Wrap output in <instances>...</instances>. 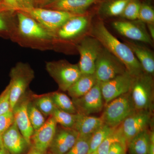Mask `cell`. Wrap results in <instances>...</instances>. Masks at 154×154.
Here are the masks:
<instances>
[{
    "instance_id": "cell-1",
    "label": "cell",
    "mask_w": 154,
    "mask_h": 154,
    "mask_svg": "<svg viewBox=\"0 0 154 154\" xmlns=\"http://www.w3.org/2000/svg\"><path fill=\"white\" fill-rule=\"evenodd\" d=\"M91 36L97 39L102 46L123 64L133 77L144 72L142 67L131 49L119 40L106 28L104 22L98 21L91 27Z\"/></svg>"
},
{
    "instance_id": "cell-2",
    "label": "cell",
    "mask_w": 154,
    "mask_h": 154,
    "mask_svg": "<svg viewBox=\"0 0 154 154\" xmlns=\"http://www.w3.org/2000/svg\"><path fill=\"white\" fill-rule=\"evenodd\" d=\"M17 30L12 41L21 46L46 50L53 49L54 36L35 19L17 11Z\"/></svg>"
},
{
    "instance_id": "cell-3",
    "label": "cell",
    "mask_w": 154,
    "mask_h": 154,
    "mask_svg": "<svg viewBox=\"0 0 154 154\" xmlns=\"http://www.w3.org/2000/svg\"><path fill=\"white\" fill-rule=\"evenodd\" d=\"M91 25V17L86 14L69 19L54 34L53 48L75 42L76 44L86 36Z\"/></svg>"
},
{
    "instance_id": "cell-4",
    "label": "cell",
    "mask_w": 154,
    "mask_h": 154,
    "mask_svg": "<svg viewBox=\"0 0 154 154\" xmlns=\"http://www.w3.org/2000/svg\"><path fill=\"white\" fill-rule=\"evenodd\" d=\"M34 71L28 63H18L11 69L10 76V105L13 111L15 105L26 94V91L35 76Z\"/></svg>"
},
{
    "instance_id": "cell-5",
    "label": "cell",
    "mask_w": 154,
    "mask_h": 154,
    "mask_svg": "<svg viewBox=\"0 0 154 154\" xmlns=\"http://www.w3.org/2000/svg\"><path fill=\"white\" fill-rule=\"evenodd\" d=\"M152 76L144 72L138 76L134 77L130 93L136 110L152 111L154 101Z\"/></svg>"
},
{
    "instance_id": "cell-6",
    "label": "cell",
    "mask_w": 154,
    "mask_h": 154,
    "mask_svg": "<svg viewBox=\"0 0 154 154\" xmlns=\"http://www.w3.org/2000/svg\"><path fill=\"white\" fill-rule=\"evenodd\" d=\"M101 118L104 124L115 128L136 110L130 92L116 98L105 105Z\"/></svg>"
},
{
    "instance_id": "cell-7",
    "label": "cell",
    "mask_w": 154,
    "mask_h": 154,
    "mask_svg": "<svg viewBox=\"0 0 154 154\" xmlns=\"http://www.w3.org/2000/svg\"><path fill=\"white\" fill-rule=\"evenodd\" d=\"M45 68L59 89L64 92L67 91L82 75L78 64L64 60L48 62Z\"/></svg>"
},
{
    "instance_id": "cell-8",
    "label": "cell",
    "mask_w": 154,
    "mask_h": 154,
    "mask_svg": "<svg viewBox=\"0 0 154 154\" xmlns=\"http://www.w3.org/2000/svg\"><path fill=\"white\" fill-rule=\"evenodd\" d=\"M152 112L147 110H136L116 127L122 143L126 148L131 139L148 129L151 123Z\"/></svg>"
},
{
    "instance_id": "cell-9",
    "label": "cell",
    "mask_w": 154,
    "mask_h": 154,
    "mask_svg": "<svg viewBox=\"0 0 154 154\" xmlns=\"http://www.w3.org/2000/svg\"><path fill=\"white\" fill-rule=\"evenodd\" d=\"M79 53L78 64L82 74H94L95 64L102 47L99 42L91 36L86 35L75 45Z\"/></svg>"
},
{
    "instance_id": "cell-10",
    "label": "cell",
    "mask_w": 154,
    "mask_h": 154,
    "mask_svg": "<svg viewBox=\"0 0 154 154\" xmlns=\"http://www.w3.org/2000/svg\"><path fill=\"white\" fill-rule=\"evenodd\" d=\"M21 12L35 19L53 36L67 20L78 15L40 7H34Z\"/></svg>"
},
{
    "instance_id": "cell-11",
    "label": "cell",
    "mask_w": 154,
    "mask_h": 154,
    "mask_svg": "<svg viewBox=\"0 0 154 154\" xmlns=\"http://www.w3.org/2000/svg\"><path fill=\"white\" fill-rule=\"evenodd\" d=\"M127 71L123 64L102 47L96 59L95 74L100 82H104Z\"/></svg>"
},
{
    "instance_id": "cell-12",
    "label": "cell",
    "mask_w": 154,
    "mask_h": 154,
    "mask_svg": "<svg viewBox=\"0 0 154 154\" xmlns=\"http://www.w3.org/2000/svg\"><path fill=\"white\" fill-rule=\"evenodd\" d=\"M72 100L79 114L90 116L101 112L105 105L101 82L98 81L87 94Z\"/></svg>"
},
{
    "instance_id": "cell-13",
    "label": "cell",
    "mask_w": 154,
    "mask_h": 154,
    "mask_svg": "<svg viewBox=\"0 0 154 154\" xmlns=\"http://www.w3.org/2000/svg\"><path fill=\"white\" fill-rule=\"evenodd\" d=\"M134 79V77L126 71L109 81L101 82L105 105L116 98L129 92Z\"/></svg>"
},
{
    "instance_id": "cell-14",
    "label": "cell",
    "mask_w": 154,
    "mask_h": 154,
    "mask_svg": "<svg viewBox=\"0 0 154 154\" xmlns=\"http://www.w3.org/2000/svg\"><path fill=\"white\" fill-rule=\"evenodd\" d=\"M112 26L121 35L131 40L141 42L152 45L153 40L144 24L140 21H115Z\"/></svg>"
},
{
    "instance_id": "cell-15",
    "label": "cell",
    "mask_w": 154,
    "mask_h": 154,
    "mask_svg": "<svg viewBox=\"0 0 154 154\" xmlns=\"http://www.w3.org/2000/svg\"><path fill=\"white\" fill-rule=\"evenodd\" d=\"M30 100L29 95L25 94L17 102L13 110L17 127L30 146L31 145V137L34 132L27 111L28 104Z\"/></svg>"
},
{
    "instance_id": "cell-16",
    "label": "cell",
    "mask_w": 154,
    "mask_h": 154,
    "mask_svg": "<svg viewBox=\"0 0 154 154\" xmlns=\"http://www.w3.org/2000/svg\"><path fill=\"white\" fill-rule=\"evenodd\" d=\"M57 124L52 116H50L41 127L33 132L31 139L32 146L40 151L46 152L55 135Z\"/></svg>"
},
{
    "instance_id": "cell-17",
    "label": "cell",
    "mask_w": 154,
    "mask_h": 154,
    "mask_svg": "<svg viewBox=\"0 0 154 154\" xmlns=\"http://www.w3.org/2000/svg\"><path fill=\"white\" fill-rule=\"evenodd\" d=\"M79 135V133L73 128L57 127L55 135L49 148L50 153H66L75 143Z\"/></svg>"
},
{
    "instance_id": "cell-18",
    "label": "cell",
    "mask_w": 154,
    "mask_h": 154,
    "mask_svg": "<svg viewBox=\"0 0 154 154\" xmlns=\"http://www.w3.org/2000/svg\"><path fill=\"white\" fill-rule=\"evenodd\" d=\"M101 2L98 0H51L40 8L82 15L86 14L88 8Z\"/></svg>"
},
{
    "instance_id": "cell-19",
    "label": "cell",
    "mask_w": 154,
    "mask_h": 154,
    "mask_svg": "<svg viewBox=\"0 0 154 154\" xmlns=\"http://www.w3.org/2000/svg\"><path fill=\"white\" fill-rule=\"evenodd\" d=\"M2 138L3 146L11 154H22L30 146L15 122L2 134Z\"/></svg>"
},
{
    "instance_id": "cell-20",
    "label": "cell",
    "mask_w": 154,
    "mask_h": 154,
    "mask_svg": "<svg viewBox=\"0 0 154 154\" xmlns=\"http://www.w3.org/2000/svg\"><path fill=\"white\" fill-rule=\"evenodd\" d=\"M124 43L132 51L140 63L143 71L153 76L154 56L152 51L145 46L133 41L126 40Z\"/></svg>"
},
{
    "instance_id": "cell-21",
    "label": "cell",
    "mask_w": 154,
    "mask_h": 154,
    "mask_svg": "<svg viewBox=\"0 0 154 154\" xmlns=\"http://www.w3.org/2000/svg\"><path fill=\"white\" fill-rule=\"evenodd\" d=\"M16 12L10 11L0 5V37L13 40L17 30Z\"/></svg>"
},
{
    "instance_id": "cell-22",
    "label": "cell",
    "mask_w": 154,
    "mask_h": 154,
    "mask_svg": "<svg viewBox=\"0 0 154 154\" xmlns=\"http://www.w3.org/2000/svg\"><path fill=\"white\" fill-rule=\"evenodd\" d=\"M103 124L104 122L101 117H95L78 113V117L73 129L79 133V135H90Z\"/></svg>"
},
{
    "instance_id": "cell-23",
    "label": "cell",
    "mask_w": 154,
    "mask_h": 154,
    "mask_svg": "<svg viewBox=\"0 0 154 154\" xmlns=\"http://www.w3.org/2000/svg\"><path fill=\"white\" fill-rule=\"evenodd\" d=\"M95 74H82L67 92L72 99H77L87 94L98 82Z\"/></svg>"
},
{
    "instance_id": "cell-24",
    "label": "cell",
    "mask_w": 154,
    "mask_h": 154,
    "mask_svg": "<svg viewBox=\"0 0 154 154\" xmlns=\"http://www.w3.org/2000/svg\"><path fill=\"white\" fill-rule=\"evenodd\" d=\"M149 132L148 129L142 131L128 144L130 154H149Z\"/></svg>"
},
{
    "instance_id": "cell-25",
    "label": "cell",
    "mask_w": 154,
    "mask_h": 154,
    "mask_svg": "<svg viewBox=\"0 0 154 154\" xmlns=\"http://www.w3.org/2000/svg\"><path fill=\"white\" fill-rule=\"evenodd\" d=\"M129 1L107 0L104 1L100 7V13L107 17L120 16Z\"/></svg>"
},
{
    "instance_id": "cell-26",
    "label": "cell",
    "mask_w": 154,
    "mask_h": 154,
    "mask_svg": "<svg viewBox=\"0 0 154 154\" xmlns=\"http://www.w3.org/2000/svg\"><path fill=\"white\" fill-rule=\"evenodd\" d=\"M31 98L34 105L43 115L49 116L52 115L56 107L50 94L31 95Z\"/></svg>"
},
{
    "instance_id": "cell-27",
    "label": "cell",
    "mask_w": 154,
    "mask_h": 154,
    "mask_svg": "<svg viewBox=\"0 0 154 154\" xmlns=\"http://www.w3.org/2000/svg\"><path fill=\"white\" fill-rule=\"evenodd\" d=\"M115 128H112L106 124H103L96 130L91 135L89 145L90 148L88 153L96 151L98 147Z\"/></svg>"
},
{
    "instance_id": "cell-28",
    "label": "cell",
    "mask_w": 154,
    "mask_h": 154,
    "mask_svg": "<svg viewBox=\"0 0 154 154\" xmlns=\"http://www.w3.org/2000/svg\"><path fill=\"white\" fill-rule=\"evenodd\" d=\"M56 107L68 113L76 114V109L74 104L66 94L60 92H55L50 93Z\"/></svg>"
},
{
    "instance_id": "cell-29",
    "label": "cell",
    "mask_w": 154,
    "mask_h": 154,
    "mask_svg": "<svg viewBox=\"0 0 154 154\" xmlns=\"http://www.w3.org/2000/svg\"><path fill=\"white\" fill-rule=\"evenodd\" d=\"M52 116L57 123L66 128H73L76 121L78 113L73 114L60 110L56 107Z\"/></svg>"
},
{
    "instance_id": "cell-30",
    "label": "cell",
    "mask_w": 154,
    "mask_h": 154,
    "mask_svg": "<svg viewBox=\"0 0 154 154\" xmlns=\"http://www.w3.org/2000/svg\"><path fill=\"white\" fill-rule=\"evenodd\" d=\"M27 111L30 124L34 131L38 129L44 124L46 120L44 115L35 106L32 100H30L28 103Z\"/></svg>"
},
{
    "instance_id": "cell-31",
    "label": "cell",
    "mask_w": 154,
    "mask_h": 154,
    "mask_svg": "<svg viewBox=\"0 0 154 154\" xmlns=\"http://www.w3.org/2000/svg\"><path fill=\"white\" fill-rule=\"evenodd\" d=\"M2 5L14 12L25 11L35 7L34 0H3Z\"/></svg>"
},
{
    "instance_id": "cell-32",
    "label": "cell",
    "mask_w": 154,
    "mask_h": 154,
    "mask_svg": "<svg viewBox=\"0 0 154 154\" xmlns=\"http://www.w3.org/2000/svg\"><path fill=\"white\" fill-rule=\"evenodd\" d=\"M91 135L88 136L79 135L76 142L72 147L65 154H88Z\"/></svg>"
},
{
    "instance_id": "cell-33",
    "label": "cell",
    "mask_w": 154,
    "mask_h": 154,
    "mask_svg": "<svg viewBox=\"0 0 154 154\" xmlns=\"http://www.w3.org/2000/svg\"><path fill=\"white\" fill-rule=\"evenodd\" d=\"M140 5L138 0H130L120 17L131 21L137 20Z\"/></svg>"
},
{
    "instance_id": "cell-34",
    "label": "cell",
    "mask_w": 154,
    "mask_h": 154,
    "mask_svg": "<svg viewBox=\"0 0 154 154\" xmlns=\"http://www.w3.org/2000/svg\"><path fill=\"white\" fill-rule=\"evenodd\" d=\"M116 142H120L122 143L121 140L116 130V128L111 133L98 147L96 150L97 154H108L111 146Z\"/></svg>"
},
{
    "instance_id": "cell-35",
    "label": "cell",
    "mask_w": 154,
    "mask_h": 154,
    "mask_svg": "<svg viewBox=\"0 0 154 154\" xmlns=\"http://www.w3.org/2000/svg\"><path fill=\"white\" fill-rule=\"evenodd\" d=\"M138 20L147 25L154 24V10L149 4H141Z\"/></svg>"
},
{
    "instance_id": "cell-36",
    "label": "cell",
    "mask_w": 154,
    "mask_h": 154,
    "mask_svg": "<svg viewBox=\"0 0 154 154\" xmlns=\"http://www.w3.org/2000/svg\"><path fill=\"white\" fill-rule=\"evenodd\" d=\"M15 122L12 110L0 115V134H2L10 128Z\"/></svg>"
},
{
    "instance_id": "cell-37",
    "label": "cell",
    "mask_w": 154,
    "mask_h": 154,
    "mask_svg": "<svg viewBox=\"0 0 154 154\" xmlns=\"http://www.w3.org/2000/svg\"><path fill=\"white\" fill-rule=\"evenodd\" d=\"M11 110L10 88L8 85L0 95V115Z\"/></svg>"
},
{
    "instance_id": "cell-38",
    "label": "cell",
    "mask_w": 154,
    "mask_h": 154,
    "mask_svg": "<svg viewBox=\"0 0 154 154\" xmlns=\"http://www.w3.org/2000/svg\"><path fill=\"white\" fill-rule=\"evenodd\" d=\"M126 148L121 143H115L111 146L107 154H126Z\"/></svg>"
},
{
    "instance_id": "cell-39",
    "label": "cell",
    "mask_w": 154,
    "mask_h": 154,
    "mask_svg": "<svg viewBox=\"0 0 154 154\" xmlns=\"http://www.w3.org/2000/svg\"><path fill=\"white\" fill-rule=\"evenodd\" d=\"M149 154H154V133L153 131L149 132Z\"/></svg>"
},
{
    "instance_id": "cell-40",
    "label": "cell",
    "mask_w": 154,
    "mask_h": 154,
    "mask_svg": "<svg viewBox=\"0 0 154 154\" xmlns=\"http://www.w3.org/2000/svg\"><path fill=\"white\" fill-rule=\"evenodd\" d=\"M50 1L51 0H34L35 7H37V5H38V7H42Z\"/></svg>"
},
{
    "instance_id": "cell-41",
    "label": "cell",
    "mask_w": 154,
    "mask_h": 154,
    "mask_svg": "<svg viewBox=\"0 0 154 154\" xmlns=\"http://www.w3.org/2000/svg\"><path fill=\"white\" fill-rule=\"evenodd\" d=\"M27 154H46V152H43L40 151L34 147L33 146H32Z\"/></svg>"
},
{
    "instance_id": "cell-42",
    "label": "cell",
    "mask_w": 154,
    "mask_h": 154,
    "mask_svg": "<svg viewBox=\"0 0 154 154\" xmlns=\"http://www.w3.org/2000/svg\"><path fill=\"white\" fill-rule=\"evenodd\" d=\"M154 24H149L147 25L148 28L149 29V33L152 39L153 40L154 38Z\"/></svg>"
},
{
    "instance_id": "cell-43",
    "label": "cell",
    "mask_w": 154,
    "mask_h": 154,
    "mask_svg": "<svg viewBox=\"0 0 154 154\" xmlns=\"http://www.w3.org/2000/svg\"><path fill=\"white\" fill-rule=\"evenodd\" d=\"M0 154H11L10 152L4 146L0 149Z\"/></svg>"
},
{
    "instance_id": "cell-44",
    "label": "cell",
    "mask_w": 154,
    "mask_h": 154,
    "mask_svg": "<svg viewBox=\"0 0 154 154\" xmlns=\"http://www.w3.org/2000/svg\"><path fill=\"white\" fill-rule=\"evenodd\" d=\"M2 141V135L0 134V149L3 146Z\"/></svg>"
},
{
    "instance_id": "cell-45",
    "label": "cell",
    "mask_w": 154,
    "mask_h": 154,
    "mask_svg": "<svg viewBox=\"0 0 154 154\" xmlns=\"http://www.w3.org/2000/svg\"><path fill=\"white\" fill-rule=\"evenodd\" d=\"M88 154H97V152H96V151L94 152L91 153H88Z\"/></svg>"
},
{
    "instance_id": "cell-46",
    "label": "cell",
    "mask_w": 154,
    "mask_h": 154,
    "mask_svg": "<svg viewBox=\"0 0 154 154\" xmlns=\"http://www.w3.org/2000/svg\"><path fill=\"white\" fill-rule=\"evenodd\" d=\"M3 0H0V5H2Z\"/></svg>"
},
{
    "instance_id": "cell-47",
    "label": "cell",
    "mask_w": 154,
    "mask_h": 154,
    "mask_svg": "<svg viewBox=\"0 0 154 154\" xmlns=\"http://www.w3.org/2000/svg\"><path fill=\"white\" fill-rule=\"evenodd\" d=\"M98 1H101V2H102V1H107V0H98Z\"/></svg>"
},
{
    "instance_id": "cell-48",
    "label": "cell",
    "mask_w": 154,
    "mask_h": 154,
    "mask_svg": "<svg viewBox=\"0 0 154 154\" xmlns=\"http://www.w3.org/2000/svg\"><path fill=\"white\" fill-rule=\"evenodd\" d=\"M51 154L50 153V154Z\"/></svg>"
}]
</instances>
